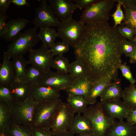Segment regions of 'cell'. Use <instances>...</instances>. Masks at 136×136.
<instances>
[{"label": "cell", "mask_w": 136, "mask_h": 136, "mask_svg": "<svg viewBox=\"0 0 136 136\" xmlns=\"http://www.w3.org/2000/svg\"><path fill=\"white\" fill-rule=\"evenodd\" d=\"M117 27L107 21L85 24L82 40L74 48L76 60L81 61L93 84L117 75L122 64L121 45L123 40Z\"/></svg>", "instance_id": "obj_1"}, {"label": "cell", "mask_w": 136, "mask_h": 136, "mask_svg": "<svg viewBox=\"0 0 136 136\" xmlns=\"http://www.w3.org/2000/svg\"><path fill=\"white\" fill-rule=\"evenodd\" d=\"M37 28L35 27L20 32L9 44L6 52L10 58L23 56L33 49L40 40L37 33Z\"/></svg>", "instance_id": "obj_2"}, {"label": "cell", "mask_w": 136, "mask_h": 136, "mask_svg": "<svg viewBox=\"0 0 136 136\" xmlns=\"http://www.w3.org/2000/svg\"><path fill=\"white\" fill-rule=\"evenodd\" d=\"M85 30V24L80 20L73 18L61 22L58 27V37L62 41L73 48L77 46L81 42Z\"/></svg>", "instance_id": "obj_3"}, {"label": "cell", "mask_w": 136, "mask_h": 136, "mask_svg": "<svg viewBox=\"0 0 136 136\" xmlns=\"http://www.w3.org/2000/svg\"><path fill=\"white\" fill-rule=\"evenodd\" d=\"M116 2V0H97L84 9L80 20L85 24L107 21L109 13Z\"/></svg>", "instance_id": "obj_4"}, {"label": "cell", "mask_w": 136, "mask_h": 136, "mask_svg": "<svg viewBox=\"0 0 136 136\" xmlns=\"http://www.w3.org/2000/svg\"><path fill=\"white\" fill-rule=\"evenodd\" d=\"M62 102L59 98L53 101L37 103L35 111L32 127L50 129L54 115Z\"/></svg>", "instance_id": "obj_5"}, {"label": "cell", "mask_w": 136, "mask_h": 136, "mask_svg": "<svg viewBox=\"0 0 136 136\" xmlns=\"http://www.w3.org/2000/svg\"><path fill=\"white\" fill-rule=\"evenodd\" d=\"M37 104L29 97L24 101L14 103L11 106L12 121L31 128Z\"/></svg>", "instance_id": "obj_6"}, {"label": "cell", "mask_w": 136, "mask_h": 136, "mask_svg": "<svg viewBox=\"0 0 136 136\" xmlns=\"http://www.w3.org/2000/svg\"><path fill=\"white\" fill-rule=\"evenodd\" d=\"M83 115L88 118L92 124L93 133L96 136H104L109 128L115 122L105 115L100 102L88 107Z\"/></svg>", "instance_id": "obj_7"}, {"label": "cell", "mask_w": 136, "mask_h": 136, "mask_svg": "<svg viewBox=\"0 0 136 136\" xmlns=\"http://www.w3.org/2000/svg\"><path fill=\"white\" fill-rule=\"evenodd\" d=\"M75 113L67 103L62 102L53 118L50 129L55 135L69 130Z\"/></svg>", "instance_id": "obj_8"}, {"label": "cell", "mask_w": 136, "mask_h": 136, "mask_svg": "<svg viewBox=\"0 0 136 136\" xmlns=\"http://www.w3.org/2000/svg\"><path fill=\"white\" fill-rule=\"evenodd\" d=\"M36 15L32 22L35 27L40 29L58 27L61 22L55 16L46 0H42L40 6L35 9Z\"/></svg>", "instance_id": "obj_9"}, {"label": "cell", "mask_w": 136, "mask_h": 136, "mask_svg": "<svg viewBox=\"0 0 136 136\" xmlns=\"http://www.w3.org/2000/svg\"><path fill=\"white\" fill-rule=\"evenodd\" d=\"M54 56L49 49L42 46L38 49L29 52L28 64L39 69L44 73L50 71Z\"/></svg>", "instance_id": "obj_10"}, {"label": "cell", "mask_w": 136, "mask_h": 136, "mask_svg": "<svg viewBox=\"0 0 136 136\" xmlns=\"http://www.w3.org/2000/svg\"><path fill=\"white\" fill-rule=\"evenodd\" d=\"M75 81L70 74H62L50 70L44 73L37 85L50 86L60 91H65Z\"/></svg>", "instance_id": "obj_11"}, {"label": "cell", "mask_w": 136, "mask_h": 136, "mask_svg": "<svg viewBox=\"0 0 136 136\" xmlns=\"http://www.w3.org/2000/svg\"><path fill=\"white\" fill-rule=\"evenodd\" d=\"M100 103L105 115L113 121H115L116 119L119 121L126 119L130 109L120 99Z\"/></svg>", "instance_id": "obj_12"}, {"label": "cell", "mask_w": 136, "mask_h": 136, "mask_svg": "<svg viewBox=\"0 0 136 136\" xmlns=\"http://www.w3.org/2000/svg\"><path fill=\"white\" fill-rule=\"evenodd\" d=\"M49 6L54 13L61 22L72 18L78 8L76 4L70 0H49Z\"/></svg>", "instance_id": "obj_13"}, {"label": "cell", "mask_w": 136, "mask_h": 136, "mask_svg": "<svg viewBox=\"0 0 136 136\" xmlns=\"http://www.w3.org/2000/svg\"><path fill=\"white\" fill-rule=\"evenodd\" d=\"M60 91L52 87L37 84L31 86L29 97L37 103L60 98Z\"/></svg>", "instance_id": "obj_14"}, {"label": "cell", "mask_w": 136, "mask_h": 136, "mask_svg": "<svg viewBox=\"0 0 136 136\" xmlns=\"http://www.w3.org/2000/svg\"><path fill=\"white\" fill-rule=\"evenodd\" d=\"M31 21L22 18L11 20L6 23L0 35L5 40L12 42Z\"/></svg>", "instance_id": "obj_15"}, {"label": "cell", "mask_w": 136, "mask_h": 136, "mask_svg": "<svg viewBox=\"0 0 136 136\" xmlns=\"http://www.w3.org/2000/svg\"><path fill=\"white\" fill-rule=\"evenodd\" d=\"M136 126L127 121H119L115 122L109 128L104 136H135Z\"/></svg>", "instance_id": "obj_16"}, {"label": "cell", "mask_w": 136, "mask_h": 136, "mask_svg": "<svg viewBox=\"0 0 136 136\" xmlns=\"http://www.w3.org/2000/svg\"><path fill=\"white\" fill-rule=\"evenodd\" d=\"M10 58L6 52L4 51L3 62L0 64V86L9 88L16 79Z\"/></svg>", "instance_id": "obj_17"}, {"label": "cell", "mask_w": 136, "mask_h": 136, "mask_svg": "<svg viewBox=\"0 0 136 136\" xmlns=\"http://www.w3.org/2000/svg\"><path fill=\"white\" fill-rule=\"evenodd\" d=\"M73 134L78 135L93 133L92 124L89 119L81 114L74 116L71 122L69 130Z\"/></svg>", "instance_id": "obj_18"}, {"label": "cell", "mask_w": 136, "mask_h": 136, "mask_svg": "<svg viewBox=\"0 0 136 136\" xmlns=\"http://www.w3.org/2000/svg\"><path fill=\"white\" fill-rule=\"evenodd\" d=\"M31 86L22 80L16 79L9 87L14 103L22 102L29 98Z\"/></svg>", "instance_id": "obj_19"}, {"label": "cell", "mask_w": 136, "mask_h": 136, "mask_svg": "<svg viewBox=\"0 0 136 136\" xmlns=\"http://www.w3.org/2000/svg\"><path fill=\"white\" fill-rule=\"evenodd\" d=\"M121 86V80L117 77L105 89L100 96L101 103L120 99L123 91Z\"/></svg>", "instance_id": "obj_20"}, {"label": "cell", "mask_w": 136, "mask_h": 136, "mask_svg": "<svg viewBox=\"0 0 136 136\" xmlns=\"http://www.w3.org/2000/svg\"><path fill=\"white\" fill-rule=\"evenodd\" d=\"M117 75L111 76L93 84L85 98L89 105L96 104L97 98L100 97L105 88L117 77Z\"/></svg>", "instance_id": "obj_21"}, {"label": "cell", "mask_w": 136, "mask_h": 136, "mask_svg": "<svg viewBox=\"0 0 136 136\" xmlns=\"http://www.w3.org/2000/svg\"><path fill=\"white\" fill-rule=\"evenodd\" d=\"M120 0L124 11V24L134 30L136 36V0Z\"/></svg>", "instance_id": "obj_22"}, {"label": "cell", "mask_w": 136, "mask_h": 136, "mask_svg": "<svg viewBox=\"0 0 136 136\" xmlns=\"http://www.w3.org/2000/svg\"><path fill=\"white\" fill-rule=\"evenodd\" d=\"M93 83L87 76L75 81L65 91L67 94L82 96L85 98Z\"/></svg>", "instance_id": "obj_23"}, {"label": "cell", "mask_w": 136, "mask_h": 136, "mask_svg": "<svg viewBox=\"0 0 136 136\" xmlns=\"http://www.w3.org/2000/svg\"><path fill=\"white\" fill-rule=\"evenodd\" d=\"M12 121L11 105L0 101V134L7 132Z\"/></svg>", "instance_id": "obj_24"}, {"label": "cell", "mask_w": 136, "mask_h": 136, "mask_svg": "<svg viewBox=\"0 0 136 136\" xmlns=\"http://www.w3.org/2000/svg\"><path fill=\"white\" fill-rule=\"evenodd\" d=\"M67 101L75 113L78 114L84 113L88 107L89 104L85 97L82 96L68 95Z\"/></svg>", "instance_id": "obj_25"}, {"label": "cell", "mask_w": 136, "mask_h": 136, "mask_svg": "<svg viewBox=\"0 0 136 136\" xmlns=\"http://www.w3.org/2000/svg\"><path fill=\"white\" fill-rule=\"evenodd\" d=\"M38 34L42 45L49 49L53 46L55 40L58 37L57 32L51 27L40 29Z\"/></svg>", "instance_id": "obj_26"}, {"label": "cell", "mask_w": 136, "mask_h": 136, "mask_svg": "<svg viewBox=\"0 0 136 136\" xmlns=\"http://www.w3.org/2000/svg\"><path fill=\"white\" fill-rule=\"evenodd\" d=\"M11 62L16 79L22 80L28 64V60L20 56L13 58Z\"/></svg>", "instance_id": "obj_27"}, {"label": "cell", "mask_w": 136, "mask_h": 136, "mask_svg": "<svg viewBox=\"0 0 136 136\" xmlns=\"http://www.w3.org/2000/svg\"><path fill=\"white\" fill-rule=\"evenodd\" d=\"M44 73L39 69L31 66L26 69L22 80L31 86L38 84Z\"/></svg>", "instance_id": "obj_28"}, {"label": "cell", "mask_w": 136, "mask_h": 136, "mask_svg": "<svg viewBox=\"0 0 136 136\" xmlns=\"http://www.w3.org/2000/svg\"><path fill=\"white\" fill-rule=\"evenodd\" d=\"M123 101L131 109H136V86L131 84L123 91Z\"/></svg>", "instance_id": "obj_29"}, {"label": "cell", "mask_w": 136, "mask_h": 136, "mask_svg": "<svg viewBox=\"0 0 136 136\" xmlns=\"http://www.w3.org/2000/svg\"><path fill=\"white\" fill-rule=\"evenodd\" d=\"M69 73L70 76L75 81L87 76V72L84 65L78 60L70 63Z\"/></svg>", "instance_id": "obj_30"}, {"label": "cell", "mask_w": 136, "mask_h": 136, "mask_svg": "<svg viewBox=\"0 0 136 136\" xmlns=\"http://www.w3.org/2000/svg\"><path fill=\"white\" fill-rule=\"evenodd\" d=\"M6 133L9 136H33L31 128L12 121Z\"/></svg>", "instance_id": "obj_31"}, {"label": "cell", "mask_w": 136, "mask_h": 136, "mask_svg": "<svg viewBox=\"0 0 136 136\" xmlns=\"http://www.w3.org/2000/svg\"><path fill=\"white\" fill-rule=\"evenodd\" d=\"M70 64L68 59L63 55L57 56L54 59L52 67L58 73L68 74L69 73Z\"/></svg>", "instance_id": "obj_32"}, {"label": "cell", "mask_w": 136, "mask_h": 136, "mask_svg": "<svg viewBox=\"0 0 136 136\" xmlns=\"http://www.w3.org/2000/svg\"><path fill=\"white\" fill-rule=\"evenodd\" d=\"M69 46L64 42H59L55 43L49 49L50 52L54 56L63 55L69 51Z\"/></svg>", "instance_id": "obj_33"}, {"label": "cell", "mask_w": 136, "mask_h": 136, "mask_svg": "<svg viewBox=\"0 0 136 136\" xmlns=\"http://www.w3.org/2000/svg\"><path fill=\"white\" fill-rule=\"evenodd\" d=\"M117 4L116 9L115 12L111 15L114 22L115 27H117L118 25H122L121 22L124 20V13L122 8V4L120 0H116Z\"/></svg>", "instance_id": "obj_34"}, {"label": "cell", "mask_w": 136, "mask_h": 136, "mask_svg": "<svg viewBox=\"0 0 136 136\" xmlns=\"http://www.w3.org/2000/svg\"><path fill=\"white\" fill-rule=\"evenodd\" d=\"M0 101L5 102L11 106L14 103L9 87L0 86Z\"/></svg>", "instance_id": "obj_35"}, {"label": "cell", "mask_w": 136, "mask_h": 136, "mask_svg": "<svg viewBox=\"0 0 136 136\" xmlns=\"http://www.w3.org/2000/svg\"><path fill=\"white\" fill-rule=\"evenodd\" d=\"M118 31L124 38L131 40L136 36L135 31L130 27L125 25H121L117 27Z\"/></svg>", "instance_id": "obj_36"}, {"label": "cell", "mask_w": 136, "mask_h": 136, "mask_svg": "<svg viewBox=\"0 0 136 136\" xmlns=\"http://www.w3.org/2000/svg\"><path fill=\"white\" fill-rule=\"evenodd\" d=\"M121 71L123 76L131 84H135V79L133 77L130 67L126 62L122 63L119 69Z\"/></svg>", "instance_id": "obj_37"}, {"label": "cell", "mask_w": 136, "mask_h": 136, "mask_svg": "<svg viewBox=\"0 0 136 136\" xmlns=\"http://www.w3.org/2000/svg\"><path fill=\"white\" fill-rule=\"evenodd\" d=\"M31 130L33 136H55L49 128L32 127Z\"/></svg>", "instance_id": "obj_38"}, {"label": "cell", "mask_w": 136, "mask_h": 136, "mask_svg": "<svg viewBox=\"0 0 136 136\" xmlns=\"http://www.w3.org/2000/svg\"><path fill=\"white\" fill-rule=\"evenodd\" d=\"M135 46L130 41H128L125 39L123 40L121 45L123 54L126 57H128L133 50Z\"/></svg>", "instance_id": "obj_39"}, {"label": "cell", "mask_w": 136, "mask_h": 136, "mask_svg": "<svg viewBox=\"0 0 136 136\" xmlns=\"http://www.w3.org/2000/svg\"><path fill=\"white\" fill-rule=\"evenodd\" d=\"M97 0H73V2H75L78 8L81 10L95 3Z\"/></svg>", "instance_id": "obj_40"}, {"label": "cell", "mask_w": 136, "mask_h": 136, "mask_svg": "<svg viewBox=\"0 0 136 136\" xmlns=\"http://www.w3.org/2000/svg\"><path fill=\"white\" fill-rule=\"evenodd\" d=\"M126 119L130 124L136 126V109H130Z\"/></svg>", "instance_id": "obj_41"}, {"label": "cell", "mask_w": 136, "mask_h": 136, "mask_svg": "<svg viewBox=\"0 0 136 136\" xmlns=\"http://www.w3.org/2000/svg\"><path fill=\"white\" fill-rule=\"evenodd\" d=\"M8 17L6 12H0V35L2 32L6 24L5 22Z\"/></svg>", "instance_id": "obj_42"}, {"label": "cell", "mask_w": 136, "mask_h": 136, "mask_svg": "<svg viewBox=\"0 0 136 136\" xmlns=\"http://www.w3.org/2000/svg\"><path fill=\"white\" fill-rule=\"evenodd\" d=\"M11 3V0H0V12H6Z\"/></svg>", "instance_id": "obj_43"}, {"label": "cell", "mask_w": 136, "mask_h": 136, "mask_svg": "<svg viewBox=\"0 0 136 136\" xmlns=\"http://www.w3.org/2000/svg\"><path fill=\"white\" fill-rule=\"evenodd\" d=\"M11 3L18 6H29L26 0H11Z\"/></svg>", "instance_id": "obj_44"}, {"label": "cell", "mask_w": 136, "mask_h": 136, "mask_svg": "<svg viewBox=\"0 0 136 136\" xmlns=\"http://www.w3.org/2000/svg\"><path fill=\"white\" fill-rule=\"evenodd\" d=\"M128 57L130 62L132 63H136V46L135 47Z\"/></svg>", "instance_id": "obj_45"}, {"label": "cell", "mask_w": 136, "mask_h": 136, "mask_svg": "<svg viewBox=\"0 0 136 136\" xmlns=\"http://www.w3.org/2000/svg\"><path fill=\"white\" fill-rule=\"evenodd\" d=\"M74 134L69 131L60 132L55 135V136H74Z\"/></svg>", "instance_id": "obj_46"}, {"label": "cell", "mask_w": 136, "mask_h": 136, "mask_svg": "<svg viewBox=\"0 0 136 136\" xmlns=\"http://www.w3.org/2000/svg\"><path fill=\"white\" fill-rule=\"evenodd\" d=\"M77 136H96L93 133L82 134L78 135Z\"/></svg>", "instance_id": "obj_47"}, {"label": "cell", "mask_w": 136, "mask_h": 136, "mask_svg": "<svg viewBox=\"0 0 136 136\" xmlns=\"http://www.w3.org/2000/svg\"><path fill=\"white\" fill-rule=\"evenodd\" d=\"M135 46H136V36L131 41H130Z\"/></svg>", "instance_id": "obj_48"}, {"label": "cell", "mask_w": 136, "mask_h": 136, "mask_svg": "<svg viewBox=\"0 0 136 136\" xmlns=\"http://www.w3.org/2000/svg\"><path fill=\"white\" fill-rule=\"evenodd\" d=\"M0 136H9L6 133H4L0 134Z\"/></svg>", "instance_id": "obj_49"}, {"label": "cell", "mask_w": 136, "mask_h": 136, "mask_svg": "<svg viewBox=\"0 0 136 136\" xmlns=\"http://www.w3.org/2000/svg\"><path fill=\"white\" fill-rule=\"evenodd\" d=\"M135 136H136V135H135Z\"/></svg>", "instance_id": "obj_50"}]
</instances>
